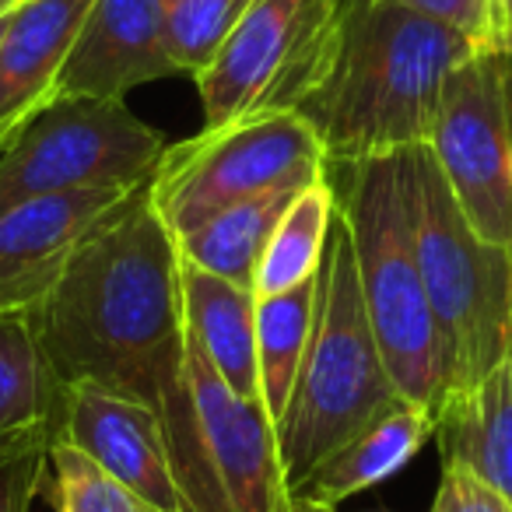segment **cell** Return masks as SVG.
<instances>
[{
	"label": "cell",
	"instance_id": "6da1fadb",
	"mask_svg": "<svg viewBox=\"0 0 512 512\" xmlns=\"http://www.w3.org/2000/svg\"><path fill=\"white\" fill-rule=\"evenodd\" d=\"M53 386H99L158 407L183 372L186 316L176 235L144 186L88 235L29 309Z\"/></svg>",
	"mask_w": 512,
	"mask_h": 512
},
{
	"label": "cell",
	"instance_id": "7a4b0ae2",
	"mask_svg": "<svg viewBox=\"0 0 512 512\" xmlns=\"http://www.w3.org/2000/svg\"><path fill=\"white\" fill-rule=\"evenodd\" d=\"M470 39L390 0H358L323 81L292 109L327 162L393 155L432 134L446 85L470 57Z\"/></svg>",
	"mask_w": 512,
	"mask_h": 512
},
{
	"label": "cell",
	"instance_id": "3957f363",
	"mask_svg": "<svg viewBox=\"0 0 512 512\" xmlns=\"http://www.w3.org/2000/svg\"><path fill=\"white\" fill-rule=\"evenodd\" d=\"M327 183L355 249L358 288L400 397L439 414L449 393L446 348L414 253L400 151L327 162Z\"/></svg>",
	"mask_w": 512,
	"mask_h": 512
},
{
	"label": "cell",
	"instance_id": "277c9868",
	"mask_svg": "<svg viewBox=\"0 0 512 512\" xmlns=\"http://www.w3.org/2000/svg\"><path fill=\"white\" fill-rule=\"evenodd\" d=\"M400 397L379 351L344 214L334 204L327 246L316 271L309 344L285 414L278 421V453L292 491L320 460L365 428Z\"/></svg>",
	"mask_w": 512,
	"mask_h": 512
},
{
	"label": "cell",
	"instance_id": "5b68a950",
	"mask_svg": "<svg viewBox=\"0 0 512 512\" xmlns=\"http://www.w3.org/2000/svg\"><path fill=\"white\" fill-rule=\"evenodd\" d=\"M400 162L414 253L446 348L449 393H456L474 386L502 358L509 341L512 249L491 246L470 228L425 144L404 148Z\"/></svg>",
	"mask_w": 512,
	"mask_h": 512
},
{
	"label": "cell",
	"instance_id": "8992f818",
	"mask_svg": "<svg viewBox=\"0 0 512 512\" xmlns=\"http://www.w3.org/2000/svg\"><path fill=\"white\" fill-rule=\"evenodd\" d=\"M165 148L123 99L53 95L0 144V211L46 193L141 186Z\"/></svg>",
	"mask_w": 512,
	"mask_h": 512
},
{
	"label": "cell",
	"instance_id": "52a82bcc",
	"mask_svg": "<svg viewBox=\"0 0 512 512\" xmlns=\"http://www.w3.org/2000/svg\"><path fill=\"white\" fill-rule=\"evenodd\" d=\"M323 165L327 155L299 113H256L169 144L148 193L179 239L256 193L285 183H313L323 176Z\"/></svg>",
	"mask_w": 512,
	"mask_h": 512
},
{
	"label": "cell",
	"instance_id": "ba28073f",
	"mask_svg": "<svg viewBox=\"0 0 512 512\" xmlns=\"http://www.w3.org/2000/svg\"><path fill=\"white\" fill-rule=\"evenodd\" d=\"M425 148L463 218L484 242L512 249V116L505 53H477L449 78Z\"/></svg>",
	"mask_w": 512,
	"mask_h": 512
},
{
	"label": "cell",
	"instance_id": "9c48e42d",
	"mask_svg": "<svg viewBox=\"0 0 512 512\" xmlns=\"http://www.w3.org/2000/svg\"><path fill=\"white\" fill-rule=\"evenodd\" d=\"M151 183V179H148ZM141 186L46 193L0 211V313H29L39 306L78 246L120 214Z\"/></svg>",
	"mask_w": 512,
	"mask_h": 512
},
{
	"label": "cell",
	"instance_id": "30bf717a",
	"mask_svg": "<svg viewBox=\"0 0 512 512\" xmlns=\"http://www.w3.org/2000/svg\"><path fill=\"white\" fill-rule=\"evenodd\" d=\"M53 439L85 453L95 467L165 512H179V491L155 407L99 386H64L53 404Z\"/></svg>",
	"mask_w": 512,
	"mask_h": 512
},
{
	"label": "cell",
	"instance_id": "8fae6325",
	"mask_svg": "<svg viewBox=\"0 0 512 512\" xmlns=\"http://www.w3.org/2000/svg\"><path fill=\"white\" fill-rule=\"evenodd\" d=\"M179 74L165 43V0H92L57 95L127 99L130 88Z\"/></svg>",
	"mask_w": 512,
	"mask_h": 512
},
{
	"label": "cell",
	"instance_id": "7c38bea8",
	"mask_svg": "<svg viewBox=\"0 0 512 512\" xmlns=\"http://www.w3.org/2000/svg\"><path fill=\"white\" fill-rule=\"evenodd\" d=\"M92 0H18L0 39V144L57 95Z\"/></svg>",
	"mask_w": 512,
	"mask_h": 512
},
{
	"label": "cell",
	"instance_id": "4fadbf2b",
	"mask_svg": "<svg viewBox=\"0 0 512 512\" xmlns=\"http://www.w3.org/2000/svg\"><path fill=\"white\" fill-rule=\"evenodd\" d=\"M442 467H460L512 509V323L505 351L474 386L442 400L435 414Z\"/></svg>",
	"mask_w": 512,
	"mask_h": 512
},
{
	"label": "cell",
	"instance_id": "5bb4252c",
	"mask_svg": "<svg viewBox=\"0 0 512 512\" xmlns=\"http://www.w3.org/2000/svg\"><path fill=\"white\" fill-rule=\"evenodd\" d=\"M432 435V414L414 400L397 397L369 425L358 428L348 442H341L327 460L316 463L306 474V481L295 488V498L316 505V509L334 512L351 495L369 491L376 484L390 481L393 474H400Z\"/></svg>",
	"mask_w": 512,
	"mask_h": 512
},
{
	"label": "cell",
	"instance_id": "9a60e30c",
	"mask_svg": "<svg viewBox=\"0 0 512 512\" xmlns=\"http://www.w3.org/2000/svg\"><path fill=\"white\" fill-rule=\"evenodd\" d=\"M186 334L200 344L211 369L242 400H260V369H256V292L207 274L179 260Z\"/></svg>",
	"mask_w": 512,
	"mask_h": 512
},
{
	"label": "cell",
	"instance_id": "2e32d148",
	"mask_svg": "<svg viewBox=\"0 0 512 512\" xmlns=\"http://www.w3.org/2000/svg\"><path fill=\"white\" fill-rule=\"evenodd\" d=\"M306 186L309 183L274 186V190L256 193V197L242 200V204H232V207H225V211H218L214 218H207L204 225L193 228V232L179 235L176 239L179 260H186V264L200 267V271L218 274V278L253 292L256 271H260L267 242H271L281 214L292 207V200L299 197Z\"/></svg>",
	"mask_w": 512,
	"mask_h": 512
},
{
	"label": "cell",
	"instance_id": "e0dca14e",
	"mask_svg": "<svg viewBox=\"0 0 512 512\" xmlns=\"http://www.w3.org/2000/svg\"><path fill=\"white\" fill-rule=\"evenodd\" d=\"M316 278L278 295L256 299V369H260V400L267 418L278 428L313 327Z\"/></svg>",
	"mask_w": 512,
	"mask_h": 512
},
{
	"label": "cell",
	"instance_id": "ac0fdd59",
	"mask_svg": "<svg viewBox=\"0 0 512 512\" xmlns=\"http://www.w3.org/2000/svg\"><path fill=\"white\" fill-rule=\"evenodd\" d=\"M330 221H334V190H330L327 172H323L281 214L278 228H274L271 242L264 249L260 271H256V299L288 292V288L316 278L323 246H327Z\"/></svg>",
	"mask_w": 512,
	"mask_h": 512
},
{
	"label": "cell",
	"instance_id": "d6986e66",
	"mask_svg": "<svg viewBox=\"0 0 512 512\" xmlns=\"http://www.w3.org/2000/svg\"><path fill=\"white\" fill-rule=\"evenodd\" d=\"M57 386L46 372L29 313H0V435L53 425Z\"/></svg>",
	"mask_w": 512,
	"mask_h": 512
},
{
	"label": "cell",
	"instance_id": "ffe728a7",
	"mask_svg": "<svg viewBox=\"0 0 512 512\" xmlns=\"http://www.w3.org/2000/svg\"><path fill=\"white\" fill-rule=\"evenodd\" d=\"M253 0H165V43L179 74L197 78L235 32Z\"/></svg>",
	"mask_w": 512,
	"mask_h": 512
},
{
	"label": "cell",
	"instance_id": "44dd1931",
	"mask_svg": "<svg viewBox=\"0 0 512 512\" xmlns=\"http://www.w3.org/2000/svg\"><path fill=\"white\" fill-rule=\"evenodd\" d=\"M50 474L57 512H165L60 439H50Z\"/></svg>",
	"mask_w": 512,
	"mask_h": 512
},
{
	"label": "cell",
	"instance_id": "7402d4cb",
	"mask_svg": "<svg viewBox=\"0 0 512 512\" xmlns=\"http://www.w3.org/2000/svg\"><path fill=\"white\" fill-rule=\"evenodd\" d=\"M390 4L418 11V15L460 32L477 50L498 53V39H502V0H390Z\"/></svg>",
	"mask_w": 512,
	"mask_h": 512
},
{
	"label": "cell",
	"instance_id": "603a6c76",
	"mask_svg": "<svg viewBox=\"0 0 512 512\" xmlns=\"http://www.w3.org/2000/svg\"><path fill=\"white\" fill-rule=\"evenodd\" d=\"M50 439L29 442L18 453L0 456V512H29L50 470Z\"/></svg>",
	"mask_w": 512,
	"mask_h": 512
},
{
	"label": "cell",
	"instance_id": "cb8c5ba5",
	"mask_svg": "<svg viewBox=\"0 0 512 512\" xmlns=\"http://www.w3.org/2000/svg\"><path fill=\"white\" fill-rule=\"evenodd\" d=\"M428 512H512L498 491L460 467H442V481Z\"/></svg>",
	"mask_w": 512,
	"mask_h": 512
},
{
	"label": "cell",
	"instance_id": "d4e9b609",
	"mask_svg": "<svg viewBox=\"0 0 512 512\" xmlns=\"http://www.w3.org/2000/svg\"><path fill=\"white\" fill-rule=\"evenodd\" d=\"M498 53H512V0H502V39Z\"/></svg>",
	"mask_w": 512,
	"mask_h": 512
},
{
	"label": "cell",
	"instance_id": "484cf974",
	"mask_svg": "<svg viewBox=\"0 0 512 512\" xmlns=\"http://www.w3.org/2000/svg\"><path fill=\"white\" fill-rule=\"evenodd\" d=\"M15 4H18V0H0V15H4L8 8H15Z\"/></svg>",
	"mask_w": 512,
	"mask_h": 512
},
{
	"label": "cell",
	"instance_id": "4316f807",
	"mask_svg": "<svg viewBox=\"0 0 512 512\" xmlns=\"http://www.w3.org/2000/svg\"><path fill=\"white\" fill-rule=\"evenodd\" d=\"M4 29H8V11L0 15V39H4Z\"/></svg>",
	"mask_w": 512,
	"mask_h": 512
}]
</instances>
